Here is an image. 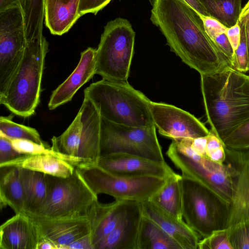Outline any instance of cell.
<instances>
[{"mask_svg": "<svg viewBox=\"0 0 249 249\" xmlns=\"http://www.w3.org/2000/svg\"><path fill=\"white\" fill-rule=\"evenodd\" d=\"M150 20L170 50L200 75L230 66L205 30L199 14L183 0H150Z\"/></svg>", "mask_w": 249, "mask_h": 249, "instance_id": "cell-1", "label": "cell"}, {"mask_svg": "<svg viewBox=\"0 0 249 249\" xmlns=\"http://www.w3.org/2000/svg\"><path fill=\"white\" fill-rule=\"evenodd\" d=\"M200 78L210 131L222 142L249 119V75L229 66Z\"/></svg>", "mask_w": 249, "mask_h": 249, "instance_id": "cell-2", "label": "cell"}, {"mask_svg": "<svg viewBox=\"0 0 249 249\" xmlns=\"http://www.w3.org/2000/svg\"><path fill=\"white\" fill-rule=\"evenodd\" d=\"M84 97L110 122L136 127L155 126L149 108L150 100L127 81L103 79L85 89Z\"/></svg>", "mask_w": 249, "mask_h": 249, "instance_id": "cell-3", "label": "cell"}, {"mask_svg": "<svg viewBox=\"0 0 249 249\" xmlns=\"http://www.w3.org/2000/svg\"><path fill=\"white\" fill-rule=\"evenodd\" d=\"M101 122L98 109L84 97L76 116L68 128L51 139L52 150L76 168L97 165L100 158Z\"/></svg>", "mask_w": 249, "mask_h": 249, "instance_id": "cell-4", "label": "cell"}, {"mask_svg": "<svg viewBox=\"0 0 249 249\" xmlns=\"http://www.w3.org/2000/svg\"><path fill=\"white\" fill-rule=\"evenodd\" d=\"M48 43L42 37L26 41L22 58L13 74L0 104L23 117L33 115L39 103L41 84Z\"/></svg>", "mask_w": 249, "mask_h": 249, "instance_id": "cell-5", "label": "cell"}, {"mask_svg": "<svg viewBox=\"0 0 249 249\" xmlns=\"http://www.w3.org/2000/svg\"><path fill=\"white\" fill-rule=\"evenodd\" d=\"M135 37L127 19L118 18L109 21L104 27L96 49V74L105 80L127 81Z\"/></svg>", "mask_w": 249, "mask_h": 249, "instance_id": "cell-6", "label": "cell"}, {"mask_svg": "<svg viewBox=\"0 0 249 249\" xmlns=\"http://www.w3.org/2000/svg\"><path fill=\"white\" fill-rule=\"evenodd\" d=\"M48 194L46 201L37 215L48 219L87 217L93 204L98 200L75 168L68 177L46 174Z\"/></svg>", "mask_w": 249, "mask_h": 249, "instance_id": "cell-7", "label": "cell"}, {"mask_svg": "<svg viewBox=\"0 0 249 249\" xmlns=\"http://www.w3.org/2000/svg\"><path fill=\"white\" fill-rule=\"evenodd\" d=\"M182 176V215L201 238L226 227L229 206L197 181Z\"/></svg>", "mask_w": 249, "mask_h": 249, "instance_id": "cell-8", "label": "cell"}, {"mask_svg": "<svg viewBox=\"0 0 249 249\" xmlns=\"http://www.w3.org/2000/svg\"><path fill=\"white\" fill-rule=\"evenodd\" d=\"M76 169L95 195L105 194L115 200L139 202L149 200L166 182V178L117 175L98 165Z\"/></svg>", "mask_w": 249, "mask_h": 249, "instance_id": "cell-9", "label": "cell"}, {"mask_svg": "<svg viewBox=\"0 0 249 249\" xmlns=\"http://www.w3.org/2000/svg\"><path fill=\"white\" fill-rule=\"evenodd\" d=\"M116 153L165 161L155 126L136 127L120 124L101 117L100 158Z\"/></svg>", "mask_w": 249, "mask_h": 249, "instance_id": "cell-10", "label": "cell"}, {"mask_svg": "<svg viewBox=\"0 0 249 249\" xmlns=\"http://www.w3.org/2000/svg\"><path fill=\"white\" fill-rule=\"evenodd\" d=\"M166 155L180 170L182 176L197 181L222 202L230 205L233 183L231 169L227 164L215 162L202 156L194 160L179 151L173 142Z\"/></svg>", "mask_w": 249, "mask_h": 249, "instance_id": "cell-11", "label": "cell"}, {"mask_svg": "<svg viewBox=\"0 0 249 249\" xmlns=\"http://www.w3.org/2000/svg\"><path fill=\"white\" fill-rule=\"evenodd\" d=\"M26 43L21 8L16 5L0 11V96L22 58Z\"/></svg>", "mask_w": 249, "mask_h": 249, "instance_id": "cell-12", "label": "cell"}, {"mask_svg": "<svg viewBox=\"0 0 249 249\" xmlns=\"http://www.w3.org/2000/svg\"><path fill=\"white\" fill-rule=\"evenodd\" d=\"M149 108L159 133L172 140L204 137L210 133L193 115L174 106L150 101Z\"/></svg>", "mask_w": 249, "mask_h": 249, "instance_id": "cell-13", "label": "cell"}, {"mask_svg": "<svg viewBox=\"0 0 249 249\" xmlns=\"http://www.w3.org/2000/svg\"><path fill=\"white\" fill-rule=\"evenodd\" d=\"M225 163L231 169L233 183L228 228L239 222L249 223V149L234 150L225 146Z\"/></svg>", "mask_w": 249, "mask_h": 249, "instance_id": "cell-14", "label": "cell"}, {"mask_svg": "<svg viewBox=\"0 0 249 249\" xmlns=\"http://www.w3.org/2000/svg\"><path fill=\"white\" fill-rule=\"evenodd\" d=\"M97 165L117 175L166 178L173 171L165 161H157L125 153H116L100 158Z\"/></svg>", "mask_w": 249, "mask_h": 249, "instance_id": "cell-15", "label": "cell"}, {"mask_svg": "<svg viewBox=\"0 0 249 249\" xmlns=\"http://www.w3.org/2000/svg\"><path fill=\"white\" fill-rule=\"evenodd\" d=\"M30 216L35 223L40 239L51 241L58 249H65L66 246L90 232L87 217L54 219Z\"/></svg>", "mask_w": 249, "mask_h": 249, "instance_id": "cell-16", "label": "cell"}, {"mask_svg": "<svg viewBox=\"0 0 249 249\" xmlns=\"http://www.w3.org/2000/svg\"><path fill=\"white\" fill-rule=\"evenodd\" d=\"M142 215L141 202L129 200L119 223L97 249H137Z\"/></svg>", "mask_w": 249, "mask_h": 249, "instance_id": "cell-17", "label": "cell"}, {"mask_svg": "<svg viewBox=\"0 0 249 249\" xmlns=\"http://www.w3.org/2000/svg\"><path fill=\"white\" fill-rule=\"evenodd\" d=\"M96 49L87 48L81 53L79 63L65 81L54 90L48 103L53 110L71 101L78 90L96 74Z\"/></svg>", "mask_w": 249, "mask_h": 249, "instance_id": "cell-18", "label": "cell"}, {"mask_svg": "<svg viewBox=\"0 0 249 249\" xmlns=\"http://www.w3.org/2000/svg\"><path fill=\"white\" fill-rule=\"evenodd\" d=\"M40 240L32 218L19 213L0 227V249H36Z\"/></svg>", "mask_w": 249, "mask_h": 249, "instance_id": "cell-19", "label": "cell"}, {"mask_svg": "<svg viewBox=\"0 0 249 249\" xmlns=\"http://www.w3.org/2000/svg\"><path fill=\"white\" fill-rule=\"evenodd\" d=\"M129 200H115L103 204L98 200L90 207L87 218L94 249L110 233L119 223L125 212Z\"/></svg>", "mask_w": 249, "mask_h": 249, "instance_id": "cell-20", "label": "cell"}, {"mask_svg": "<svg viewBox=\"0 0 249 249\" xmlns=\"http://www.w3.org/2000/svg\"><path fill=\"white\" fill-rule=\"evenodd\" d=\"M142 213L170 235L182 249H198V234L183 220L169 214L150 200L141 202Z\"/></svg>", "mask_w": 249, "mask_h": 249, "instance_id": "cell-21", "label": "cell"}, {"mask_svg": "<svg viewBox=\"0 0 249 249\" xmlns=\"http://www.w3.org/2000/svg\"><path fill=\"white\" fill-rule=\"evenodd\" d=\"M80 0H46L45 22L54 35L67 33L81 17Z\"/></svg>", "mask_w": 249, "mask_h": 249, "instance_id": "cell-22", "label": "cell"}, {"mask_svg": "<svg viewBox=\"0 0 249 249\" xmlns=\"http://www.w3.org/2000/svg\"><path fill=\"white\" fill-rule=\"evenodd\" d=\"M19 167L24 191L23 213L30 216L36 215L44 205L47 196L46 174Z\"/></svg>", "mask_w": 249, "mask_h": 249, "instance_id": "cell-23", "label": "cell"}, {"mask_svg": "<svg viewBox=\"0 0 249 249\" xmlns=\"http://www.w3.org/2000/svg\"><path fill=\"white\" fill-rule=\"evenodd\" d=\"M15 166L58 177L71 175L75 167L58 157L47 154H24L0 166Z\"/></svg>", "mask_w": 249, "mask_h": 249, "instance_id": "cell-24", "label": "cell"}, {"mask_svg": "<svg viewBox=\"0 0 249 249\" xmlns=\"http://www.w3.org/2000/svg\"><path fill=\"white\" fill-rule=\"evenodd\" d=\"M24 191L19 167L15 166L0 167V206L11 207L15 214L23 213Z\"/></svg>", "mask_w": 249, "mask_h": 249, "instance_id": "cell-25", "label": "cell"}, {"mask_svg": "<svg viewBox=\"0 0 249 249\" xmlns=\"http://www.w3.org/2000/svg\"><path fill=\"white\" fill-rule=\"evenodd\" d=\"M46 0H0V11L18 6L23 13L26 41L43 36Z\"/></svg>", "mask_w": 249, "mask_h": 249, "instance_id": "cell-26", "label": "cell"}, {"mask_svg": "<svg viewBox=\"0 0 249 249\" xmlns=\"http://www.w3.org/2000/svg\"><path fill=\"white\" fill-rule=\"evenodd\" d=\"M182 176L174 171L166 178L160 190L149 200L164 211L179 220H182Z\"/></svg>", "mask_w": 249, "mask_h": 249, "instance_id": "cell-27", "label": "cell"}, {"mask_svg": "<svg viewBox=\"0 0 249 249\" xmlns=\"http://www.w3.org/2000/svg\"><path fill=\"white\" fill-rule=\"evenodd\" d=\"M137 249H182L166 232L151 219L142 215Z\"/></svg>", "mask_w": 249, "mask_h": 249, "instance_id": "cell-28", "label": "cell"}, {"mask_svg": "<svg viewBox=\"0 0 249 249\" xmlns=\"http://www.w3.org/2000/svg\"><path fill=\"white\" fill-rule=\"evenodd\" d=\"M210 17L227 28L237 24L242 11V0H199Z\"/></svg>", "mask_w": 249, "mask_h": 249, "instance_id": "cell-29", "label": "cell"}, {"mask_svg": "<svg viewBox=\"0 0 249 249\" xmlns=\"http://www.w3.org/2000/svg\"><path fill=\"white\" fill-rule=\"evenodd\" d=\"M13 117L12 115L0 117V133L12 140H26L40 144L49 145L41 139L36 129L14 122Z\"/></svg>", "mask_w": 249, "mask_h": 249, "instance_id": "cell-30", "label": "cell"}, {"mask_svg": "<svg viewBox=\"0 0 249 249\" xmlns=\"http://www.w3.org/2000/svg\"><path fill=\"white\" fill-rule=\"evenodd\" d=\"M222 142L226 147L231 149H249V119L234 129Z\"/></svg>", "mask_w": 249, "mask_h": 249, "instance_id": "cell-31", "label": "cell"}, {"mask_svg": "<svg viewBox=\"0 0 249 249\" xmlns=\"http://www.w3.org/2000/svg\"><path fill=\"white\" fill-rule=\"evenodd\" d=\"M237 23L240 28V40L238 46L234 52L232 68L244 72L249 71L245 20L240 18Z\"/></svg>", "mask_w": 249, "mask_h": 249, "instance_id": "cell-32", "label": "cell"}, {"mask_svg": "<svg viewBox=\"0 0 249 249\" xmlns=\"http://www.w3.org/2000/svg\"><path fill=\"white\" fill-rule=\"evenodd\" d=\"M198 249H233L227 228L214 231L207 237L200 239Z\"/></svg>", "mask_w": 249, "mask_h": 249, "instance_id": "cell-33", "label": "cell"}, {"mask_svg": "<svg viewBox=\"0 0 249 249\" xmlns=\"http://www.w3.org/2000/svg\"><path fill=\"white\" fill-rule=\"evenodd\" d=\"M227 228L233 249H249V223L239 222Z\"/></svg>", "mask_w": 249, "mask_h": 249, "instance_id": "cell-34", "label": "cell"}, {"mask_svg": "<svg viewBox=\"0 0 249 249\" xmlns=\"http://www.w3.org/2000/svg\"><path fill=\"white\" fill-rule=\"evenodd\" d=\"M206 157L221 164L224 163L226 160L225 146L222 142L211 131L207 136Z\"/></svg>", "mask_w": 249, "mask_h": 249, "instance_id": "cell-35", "label": "cell"}, {"mask_svg": "<svg viewBox=\"0 0 249 249\" xmlns=\"http://www.w3.org/2000/svg\"><path fill=\"white\" fill-rule=\"evenodd\" d=\"M11 140L14 148L21 154L26 155L47 154L56 156L49 145L40 144L26 140Z\"/></svg>", "mask_w": 249, "mask_h": 249, "instance_id": "cell-36", "label": "cell"}, {"mask_svg": "<svg viewBox=\"0 0 249 249\" xmlns=\"http://www.w3.org/2000/svg\"><path fill=\"white\" fill-rule=\"evenodd\" d=\"M23 155L14 148L10 138L0 133V166Z\"/></svg>", "mask_w": 249, "mask_h": 249, "instance_id": "cell-37", "label": "cell"}, {"mask_svg": "<svg viewBox=\"0 0 249 249\" xmlns=\"http://www.w3.org/2000/svg\"><path fill=\"white\" fill-rule=\"evenodd\" d=\"M112 0H80L78 11L81 17L87 13L96 15Z\"/></svg>", "mask_w": 249, "mask_h": 249, "instance_id": "cell-38", "label": "cell"}, {"mask_svg": "<svg viewBox=\"0 0 249 249\" xmlns=\"http://www.w3.org/2000/svg\"><path fill=\"white\" fill-rule=\"evenodd\" d=\"M213 41L223 54L230 66L232 67L234 51L226 33L217 36Z\"/></svg>", "mask_w": 249, "mask_h": 249, "instance_id": "cell-39", "label": "cell"}, {"mask_svg": "<svg viewBox=\"0 0 249 249\" xmlns=\"http://www.w3.org/2000/svg\"><path fill=\"white\" fill-rule=\"evenodd\" d=\"M207 34L213 41L218 35L226 33L227 28L217 20L210 17L200 15Z\"/></svg>", "mask_w": 249, "mask_h": 249, "instance_id": "cell-40", "label": "cell"}, {"mask_svg": "<svg viewBox=\"0 0 249 249\" xmlns=\"http://www.w3.org/2000/svg\"><path fill=\"white\" fill-rule=\"evenodd\" d=\"M65 249H94L90 233L77 239L66 246Z\"/></svg>", "mask_w": 249, "mask_h": 249, "instance_id": "cell-41", "label": "cell"}, {"mask_svg": "<svg viewBox=\"0 0 249 249\" xmlns=\"http://www.w3.org/2000/svg\"><path fill=\"white\" fill-rule=\"evenodd\" d=\"M226 34L234 52L238 46L240 40V28L238 24L227 28Z\"/></svg>", "mask_w": 249, "mask_h": 249, "instance_id": "cell-42", "label": "cell"}, {"mask_svg": "<svg viewBox=\"0 0 249 249\" xmlns=\"http://www.w3.org/2000/svg\"><path fill=\"white\" fill-rule=\"evenodd\" d=\"M191 7L193 8L199 14L202 16L209 17L204 7L199 0H183Z\"/></svg>", "mask_w": 249, "mask_h": 249, "instance_id": "cell-43", "label": "cell"}, {"mask_svg": "<svg viewBox=\"0 0 249 249\" xmlns=\"http://www.w3.org/2000/svg\"><path fill=\"white\" fill-rule=\"evenodd\" d=\"M36 249H58V247L51 241L41 238L37 245Z\"/></svg>", "mask_w": 249, "mask_h": 249, "instance_id": "cell-44", "label": "cell"}, {"mask_svg": "<svg viewBox=\"0 0 249 249\" xmlns=\"http://www.w3.org/2000/svg\"><path fill=\"white\" fill-rule=\"evenodd\" d=\"M245 20L246 37L248 48V59H249V19L243 18Z\"/></svg>", "mask_w": 249, "mask_h": 249, "instance_id": "cell-45", "label": "cell"}, {"mask_svg": "<svg viewBox=\"0 0 249 249\" xmlns=\"http://www.w3.org/2000/svg\"><path fill=\"white\" fill-rule=\"evenodd\" d=\"M240 18L249 19V0L242 9Z\"/></svg>", "mask_w": 249, "mask_h": 249, "instance_id": "cell-46", "label": "cell"}, {"mask_svg": "<svg viewBox=\"0 0 249 249\" xmlns=\"http://www.w3.org/2000/svg\"></svg>", "mask_w": 249, "mask_h": 249, "instance_id": "cell-47", "label": "cell"}]
</instances>
